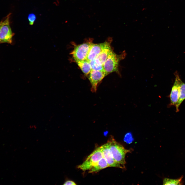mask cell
I'll list each match as a JSON object with an SVG mask.
<instances>
[{"label":"cell","instance_id":"6da1fadb","mask_svg":"<svg viewBox=\"0 0 185 185\" xmlns=\"http://www.w3.org/2000/svg\"><path fill=\"white\" fill-rule=\"evenodd\" d=\"M124 52L120 55L115 53L112 50L103 64L104 70L106 75L114 72H118L119 62L125 58V53Z\"/></svg>","mask_w":185,"mask_h":185},{"label":"cell","instance_id":"7a4b0ae2","mask_svg":"<svg viewBox=\"0 0 185 185\" xmlns=\"http://www.w3.org/2000/svg\"><path fill=\"white\" fill-rule=\"evenodd\" d=\"M108 141L110 149L114 159L118 163L125 166L126 155L130 152V151L125 148L113 137L111 138Z\"/></svg>","mask_w":185,"mask_h":185},{"label":"cell","instance_id":"3957f363","mask_svg":"<svg viewBox=\"0 0 185 185\" xmlns=\"http://www.w3.org/2000/svg\"><path fill=\"white\" fill-rule=\"evenodd\" d=\"M103 155L100 147L96 148L78 168L83 171L89 170L92 167L97 164L103 157Z\"/></svg>","mask_w":185,"mask_h":185},{"label":"cell","instance_id":"277c9868","mask_svg":"<svg viewBox=\"0 0 185 185\" xmlns=\"http://www.w3.org/2000/svg\"><path fill=\"white\" fill-rule=\"evenodd\" d=\"M92 43L90 41H88L75 46L71 54L75 61L87 59L89 50Z\"/></svg>","mask_w":185,"mask_h":185},{"label":"cell","instance_id":"5b68a950","mask_svg":"<svg viewBox=\"0 0 185 185\" xmlns=\"http://www.w3.org/2000/svg\"><path fill=\"white\" fill-rule=\"evenodd\" d=\"M10 14L8 15L3 23L0 28L1 43H11L12 42L13 33L10 25Z\"/></svg>","mask_w":185,"mask_h":185},{"label":"cell","instance_id":"8992f818","mask_svg":"<svg viewBox=\"0 0 185 185\" xmlns=\"http://www.w3.org/2000/svg\"><path fill=\"white\" fill-rule=\"evenodd\" d=\"M103 156L106 160L109 167L124 169L125 167L117 162L114 159L111 151L109 141L100 147Z\"/></svg>","mask_w":185,"mask_h":185},{"label":"cell","instance_id":"52a82bcc","mask_svg":"<svg viewBox=\"0 0 185 185\" xmlns=\"http://www.w3.org/2000/svg\"><path fill=\"white\" fill-rule=\"evenodd\" d=\"M106 76L104 71L92 70L87 77L91 84V90L92 92H96L98 84Z\"/></svg>","mask_w":185,"mask_h":185},{"label":"cell","instance_id":"ba28073f","mask_svg":"<svg viewBox=\"0 0 185 185\" xmlns=\"http://www.w3.org/2000/svg\"><path fill=\"white\" fill-rule=\"evenodd\" d=\"M175 79L169 97L170 103L169 106H174L175 107L178 102L179 94V83L181 80L177 72H175Z\"/></svg>","mask_w":185,"mask_h":185},{"label":"cell","instance_id":"9c48e42d","mask_svg":"<svg viewBox=\"0 0 185 185\" xmlns=\"http://www.w3.org/2000/svg\"><path fill=\"white\" fill-rule=\"evenodd\" d=\"M110 43L107 41L98 44L92 43L89 50L87 60L89 62L93 60Z\"/></svg>","mask_w":185,"mask_h":185},{"label":"cell","instance_id":"30bf717a","mask_svg":"<svg viewBox=\"0 0 185 185\" xmlns=\"http://www.w3.org/2000/svg\"><path fill=\"white\" fill-rule=\"evenodd\" d=\"M112 50L110 44L107 46L93 60L96 63L99 65L103 66V64L106 60L109 52Z\"/></svg>","mask_w":185,"mask_h":185},{"label":"cell","instance_id":"8fae6325","mask_svg":"<svg viewBox=\"0 0 185 185\" xmlns=\"http://www.w3.org/2000/svg\"><path fill=\"white\" fill-rule=\"evenodd\" d=\"M75 61L85 75L87 76L92 70L90 62L87 59Z\"/></svg>","mask_w":185,"mask_h":185},{"label":"cell","instance_id":"7c38bea8","mask_svg":"<svg viewBox=\"0 0 185 185\" xmlns=\"http://www.w3.org/2000/svg\"><path fill=\"white\" fill-rule=\"evenodd\" d=\"M185 99V83L181 79L179 83V94L178 102L175 106L176 112L179 111V108L182 102Z\"/></svg>","mask_w":185,"mask_h":185},{"label":"cell","instance_id":"4fadbf2b","mask_svg":"<svg viewBox=\"0 0 185 185\" xmlns=\"http://www.w3.org/2000/svg\"><path fill=\"white\" fill-rule=\"evenodd\" d=\"M109 167L105 159L103 157L96 164L92 167L89 170V173L96 172L100 170Z\"/></svg>","mask_w":185,"mask_h":185},{"label":"cell","instance_id":"5bb4252c","mask_svg":"<svg viewBox=\"0 0 185 185\" xmlns=\"http://www.w3.org/2000/svg\"><path fill=\"white\" fill-rule=\"evenodd\" d=\"M183 177V176L179 178L173 179L166 178L164 179L163 181V184L164 185H181L183 184L182 180Z\"/></svg>","mask_w":185,"mask_h":185},{"label":"cell","instance_id":"9a60e30c","mask_svg":"<svg viewBox=\"0 0 185 185\" xmlns=\"http://www.w3.org/2000/svg\"><path fill=\"white\" fill-rule=\"evenodd\" d=\"M90 62L92 70L105 71L103 66L99 65L94 60L90 61Z\"/></svg>","mask_w":185,"mask_h":185},{"label":"cell","instance_id":"2e32d148","mask_svg":"<svg viewBox=\"0 0 185 185\" xmlns=\"http://www.w3.org/2000/svg\"><path fill=\"white\" fill-rule=\"evenodd\" d=\"M36 19V17L34 14L31 13L29 14L28 16V19L30 24L31 25H32L35 21Z\"/></svg>","mask_w":185,"mask_h":185},{"label":"cell","instance_id":"e0dca14e","mask_svg":"<svg viewBox=\"0 0 185 185\" xmlns=\"http://www.w3.org/2000/svg\"><path fill=\"white\" fill-rule=\"evenodd\" d=\"M124 138V140L126 142H127L128 139H129V143L132 141V136L131 133H127L125 135Z\"/></svg>","mask_w":185,"mask_h":185},{"label":"cell","instance_id":"ac0fdd59","mask_svg":"<svg viewBox=\"0 0 185 185\" xmlns=\"http://www.w3.org/2000/svg\"><path fill=\"white\" fill-rule=\"evenodd\" d=\"M63 185H76V184L74 181L70 180L66 181L63 184Z\"/></svg>","mask_w":185,"mask_h":185},{"label":"cell","instance_id":"d6986e66","mask_svg":"<svg viewBox=\"0 0 185 185\" xmlns=\"http://www.w3.org/2000/svg\"><path fill=\"white\" fill-rule=\"evenodd\" d=\"M2 22H3V21H2L0 22V25L2 23Z\"/></svg>","mask_w":185,"mask_h":185},{"label":"cell","instance_id":"ffe728a7","mask_svg":"<svg viewBox=\"0 0 185 185\" xmlns=\"http://www.w3.org/2000/svg\"><path fill=\"white\" fill-rule=\"evenodd\" d=\"M2 23H3V22H2ZM2 24H1L0 25V28L1 26V25H2Z\"/></svg>","mask_w":185,"mask_h":185}]
</instances>
